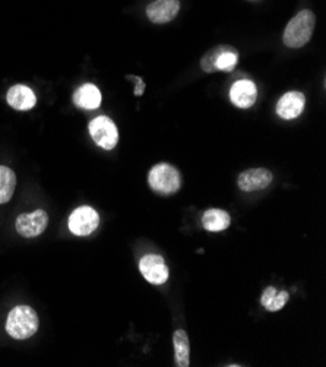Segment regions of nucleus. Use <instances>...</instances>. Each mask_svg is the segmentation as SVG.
<instances>
[{"label":"nucleus","instance_id":"nucleus-2","mask_svg":"<svg viewBox=\"0 0 326 367\" xmlns=\"http://www.w3.org/2000/svg\"><path fill=\"white\" fill-rule=\"evenodd\" d=\"M316 18L312 10H301L288 22L284 31L283 41L289 49H300L306 45L310 39L313 30H315Z\"/></svg>","mask_w":326,"mask_h":367},{"label":"nucleus","instance_id":"nucleus-1","mask_svg":"<svg viewBox=\"0 0 326 367\" xmlns=\"http://www.w3.org/2000/svg\"><path fill=\"white\" fill-rule=\"evenodd\" d=\"M39 325L37 312L27 304H19L8 315L6 333L14 339H27L37 333Z\"/></svg>","mask_w":326,"mask_h":367},{"label":"nucleus","instance_id":"nucleus-8","mask_svg":"<svg viewBox=\"0 0 326 367\" xmlns=\"http://www.w3.org/2000/svg\"><path fill=\"white\" fill-rule=\"evenodd\" d=\"M48 224V216L47 212L43 209H37L30 214H21L17 218L15 227L17 231L22 235V238H37L45 229Z\"/></svg>","mask_w":326,"mask_h":367},{"label":"nucleus","instance_id":"nucleus-17","mask_svg":"<svg viewBox=\"0 0 326 367\" xmlns=\"http://www.w3.org/2000/svg\"><path fill=\"white\" fill-rule=\"evenodd\" d=\"M289 294L287 291H278L275 287H267L262 293L261 304L268 312H278L287 304Z\"/></svg>","mask_w":326,"mask_h":367},{"label":"nucleus","instance_id":"nucleus-15","mask_svg":"<svg viewBox=\"0 0 326 367\" xmlns=\"http://www.w3.org/2000/svg\"><path fill=\"white\" fill-rule=\"evenodd\" d=\"M230 224L232 218L224 209H208L202 216V227L211 233L224 231L230 227Z\"/></svg>","mask_w":326,"mask_h":367},{"label":"nucleus","instance_id":"nucleus-4","mask_svg":"<svg viewBox=\"0 0 326 367\" xmlns=\"http://www.w3.org/2000/svg\"><path fill=\"white\" fill-rule=\"evenodd\" d=\"M238 62V53L232 45H216L202 57L201 66L203 72L212 74L220 72H232Z\"/></svg>","mask_w":326,"mask_h":367},{"label":"nucleus","instance_id":"nucleus-11","mask_svg":"<svg viewBox=\"0 0 326 367\" xmlns=\"http://www.w3.org/2000/svg\"><path fill=\"white\" fill-rule=\"evenodd\" d=\"M258 98V88L249 79H241L233 84L230 90V100L238 109H250Z\"/></svg>","mask_w":326,"mask_h":367},{"label":"nucleus","instance_id":"nucleus-16","mask_svg":"<svg viewBox=\"0 0 326 367\" xmlns=\"http://www.w3.org/2000/svg\"><path fill=\"white\" fill-rule=\"evenodd\" d=\"M173 346H174L176 366L189 367L190 366V344H189V337L183 329H177L173 334Z\"/></svg>","mask_w":326,"mask_h":367},{"label":"nucleus","instance_id":"nucleus-13","mask_svg":"<svg viewBox=\"0 0 326 367\" xmlns=\"http://www.w3.org/2000/svg\"><path fill=\"white\" fill-rule=\"evenodd\" d=\"M8 104L12 109L19 110V112H27L31 110L35 103H37V97H35L34 91L27 87V85H14L6 96Z\"/></svg>","mask_w":326,"mask_h":367},{"label":"nucleus","instance_id":"nucleus-14","mask_svg":"<svg viewBox=\"0 0 326 367\" xmlns=\"http://www.w3.org/2000/svg\"><path fill=\"white\" fill-rule=\"evenodd\" d=\"M74 103L79 109L95 110L101 104V92L94 84H83L75 91Z\"/></svg>","mask_w":326,"mask_h":367},{"label":"nucleus","instance_id":"nucleus-7","mask_svg":"<svg viewBox=\"0 0 326 367\" xmlns=\"http://www.w3.org/2000/svg\"><path fill=\"white\" fill-rule=\"evenodd\" d=\"M139 271L142 277L154 286H161L167 280L170 272L165 265V260L160 255H145L139 260Z\"/></svg>","mask_w":326,"mask_h":367},{"label":"nucleus","instance_id":"nucleus-6","mask_svg":"<svg viewBox=\"0 0 326 367\" xmlns=\"http://www.w3.org/2000/svg\"><path fill=\"white\" fill-rule=\"evenodd\" d=\"M100 224L99 212L91 207H79L69 217V230L79 238L94 233Z\"/></svg>","mask_w":326,"mask_h":367},{"label":"nucleus","instance_id":"nucleus-10","mask_svg":"<svg viewBox=\"0 0 326 367\" xmlns=\"http://www.w3.org/2000/svg\"><path fill=\"white\" fill-rule=\"evenodd\" d=\"M306 105V97L300 91H289L276 103V114L284 120H293L303 113Z\"/></svg>","mask_w":326,"mask_h":367},{"label":"nucleus","instance_id":"nucleus-5","mask_svg":"<svg viewBox=\"0 0 326 367\" xmlns=\"http://www.w3.org/2000/svg\"><path fill=\"white\" fill-rule=\"evenodd\" d=\"M90 135L96 145L103 149L112 151L119 142V130L116 123L107 116L95 117L88 126Z\"/></svg>","mask_w":326,"mask_h":367},{"label":"nucleus","instance_id":"nucleus-3","mask_svg":"<svg viewBox=\"0 0 326 367\" xmlns=\"http://www.w3.org/2000/svg\"><path fill=\"white\" fill-rule=\"evenodd\" d=\"M148 183L155 193L168 196L179 192L180 186H182V177L172 164L161 162L154 165L150 170Z\"/></svg>","mask_w":326,"mask_h":367},{"label":"nucleus","instance_id":"nucleus-18","mask_svg":"<svg viewBox=\"0 0 326 367\" xmlns=\"http://www.w3.org/2000/svg\"><path fill=\"white\" fill-rule=\"evenodd\" d=\"M17 187V176L6 165H0V205L6 204L14 196Z\"/></svg>","mask_w":326,"mask_h":367},{"label":"nucleus","instance_id":"nucleus-9","mask_svg":"<svg viewBox=\"0 0 326 367\" xmlns=\"http://www.w3.org/2000/svg\"><path fill=\"white\" fill-rule=\"evenodd\" d=\"M274 180V176L268 169H249L238 174L237 186L241 192H259L267 189Z\"/></svg>","mask_w":326,"mask_h":367},{"label":"nucleus","instance_id":"nucleus-12","mask_svg":"<svg viewBox=\"0 0 326 367\" xmlns=\"http://www.w3.org/2000/svg\"><path fill=\"white\" fill-rule=\"evenodd\" d=\"M179 10V0H155L147 6V15L154 23H167L177 17Z\"/></svg>","mask_w":326,"mask_h":367},{"label":"nucleus","instance_id":"nucleus-19","mask_svg":"<svg viewBox=\"0 0 326 367\" xmlns=\"http://www.w3.org/2000/svg\"><path fill=\"white\" fill-rule=\"evenodd\" d=\"M126 79H129V81H135L136 82V87H135V96H142V94H143V91H145V82H143V79L142 78H139V76H134V75H128L126 76Z\"/></svg>","mask_w":326,"mask_h":367}]
</instances>
